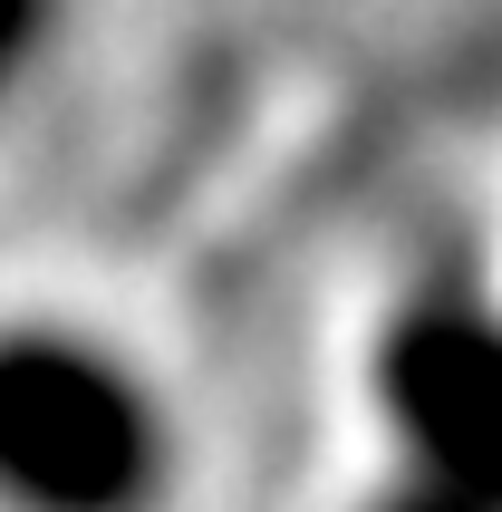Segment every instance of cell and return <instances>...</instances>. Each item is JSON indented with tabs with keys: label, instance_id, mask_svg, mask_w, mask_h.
Listing matches in <instances>:
<instances>
[{
	"label": "cell",
	"instance_id": "obj_1",
	"mask_svg": "<svg viewBox=\"0 0 502 512\" xmlns=\"http://www.w3.org/2000/svg\"><path fill=\"white\" fill-rule=\"evenodd\" d=\"M174 416L78 329H0V512H155Z\"/></svg>",
	"mask_w": 502,
	"mask_h": 512
},
{
	"label": "cell",
	"instance_id": "obj_2",
	"mask_svg": "<svg viewBox=\"0 0 502 512\" xmlns=\"http://www.w3.org/2000/svg\"><path fill=\"white\" fill-rule=\"evenodd\" d=\"M377 377H387V426L406 435V484L464 512H502V310L464 290L416 300Z\"/></svg>",
	"mask_w": 502,
	"mask_h": 512
},
{
	"label": "cell",
	"instance_id": "obj_3",
	"mask_svg": "<svg viewBox=\"0 0 502 512\" xmlns=\"http://www.w3.org/2000/svg\"><path fill=\"white\" fill-rule=\"evenodd\" d=\"M49 29H58V0H0V107H10V97H20V78L39 68Z\"/></svg>",
	"mask_w": 502,
	"mask_h": 512
},
{
	"label": "cell",
	"instance_id": "obj_4",
	"mask_svg": "<svg viewBox=\"0 0 502 512\" xmlns=\"http://www.w3.org/2000/svg\"><path fill=\"white\" fill-rule=\"evenodd\" d=\"M377 512H464V503H445V493H425V484H396Z\"/></svg>",
	"mask_w": 502,
	"mask_h": 512
}]
</instances>
